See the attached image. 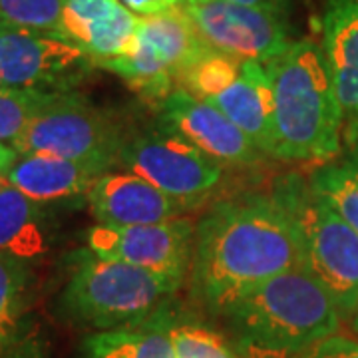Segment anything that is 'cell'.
I'll return each instance as SVG.
<instances>
[{
  "label": "cell",
  "instance_id": "23",
  "mask_svg": "<svg viewBox=\"0 0 358 358\" xmlns=\"http://www.w3.org/2000/svg\"><path fill=\"white\" fill-rule=\"evenodd\" d=\"M169 338L176 358H241L229 338L199 320L169 315Z\"/></svg>",
  "mask_w": 358,
  "mask_h": 358
},
{
  "label": "cell",
  "instance_id": "24",
  "mask_svg": "<svg viewBox=\"0 0 358 358\" xmlns=\"http://www.w3.org/2000/svg\"><path fill=\"white\" fill-rule=\"evenodd\" d=\"M64 0H0V28L60 34Z\"/></svg>",
  "mask_w": 358,
  "mask_h": 358
},
{
  "label": "cell",
  "instance_id": "15",
  "mask_svg": "<svg viewBox=\"0 0 358 358\" xmlns=\"http://www.w3.org/2000/svg\"><path fill=\"white\" fill-rule=\"evenodd\" d=\"M320 50L333 80L346 128H358V0H327Z\"/></svg>",
  "mask_w": 358,
  "mask_h": 358
},
{
  "label": "cell",
  "instance_id": "26",
  "mask_svg": "<svg viewBox=\"0 0 358 358\" xmlns=\"http://www.w3.org/2000/svg\"><path fill=\"white\" fill-rule=\"evenodd\" d=\"M291 358H358V341L346 334L334 333L303 348Z\"/></svg>",
  "mask_w": 358,
  "mask_h": 358
},
{
  "label": "cell",
  "instance_id": "13",
  "mask_svg": "<svg viewBox=\"0 0 358 358\" xmlns=\"http://www.w3.org/2000/svg\"><path fill=\"white\" fill-rule=\"evenodd\" d=\"M92 215L100 225H152L183 217L187 209L131 171H106L88 192Z\"/></svg>",
  "mask_w": 358,
  "mask_h": 358
},
{
  "label": "cell",
  "instance_id": "17",
  "mask_svg": "<svg viewBox=\"0 0 358 358\" xmlns=\"http://www.w3.org/2000/svg\"><path fill=\"white\" fill-rule=\"evenodd\" d=\"M229 117L259 152L277 157V134L273 115V86L265 64L243 62L241 74L229 88L207 100Z\"/></svg>",
  "mask_w": 358,
  "mask_h": 358
},
{
  "label": "cell",
  "instance_id": "8",
  "mask_svg": "<svg viewBox=\"0 0 358 358\" xmlns=\"http://www.w3.org/2000/svg\"><path fill=\"white\" fill-rule=\"evenodd\" d=\"M117 166L150 181L187 211L205 203L225 176V167L162 122L128 129Z\"/></svg>",
  "mask_w": 358,
  "mask_h": 358
},
{
  "label": "cell",
  "instance_id": "20",
  "mask_svg": "<svg viewBox=\"0 0 358 358\" xmlns=\"http://www.w3.org/2000/svg\"><path fill=\"white\" fill-rule=\"evenodd\" d=\"M346 145L310 176L313 192L358 233V128H346Z\"/></svg>",
  "mask_w": 358,
  "mask_h": 358
},
{
  "label": "cell",
  "instance_id": "22",
  "mask_svg": "<svg viewBox=\"0 0 358 358\" xmlns=\"http://www.w3.org/2000/svg\"><path fill=\"white\" fill-rule=\"evenodd\" d=\"M26 263L0 253V350L18 336L26 308L28 271Z\"/></svg>",
  "mask_w": 358,
  "mask_h": 358
},
{
  "label": "cell",
  "instance_id": "3",
  "mask_svg": "<svg viewBox=\"0 0 358 358\" xmlns=\"http://www.w3.org/2000/svg\"><path fill=\"white\" fill-rule=\"evenodd\" d=\"M265 68L273 86L275 159L308 164L334 159L343 150L345 115L320 44L313 38L294 40Z\"/></svg>",
  "mask_w": 358,
  "mask_h": 358
},
{
  "label": "cell",
  "instance_id": "9",
  "mask_svg": "<svg viewBox=\"0 0 358 358\" xmlns=\"http://www.w3.org/2000/svg\"><path fill=\"white\" fill-rule=\"evenodd\" d=\"M0 70L4 88L62 94L74 92L96 64L62 34L0 28Z\"/></svg>",
  "mask_w": 358,
  "mask_h": 358
},
{
  "label": "cell",
  "instance_id": "16",
  "mask_svg": "<svg viewBox=\"0 0 358 358\" xmlns=\"http://www.w3.org/2000/svg\"><path fill=\"white\" fill-rule=\"evenodd\" d=\"M102 171L94 167L44 154H16L4 179L28 199L42 205L88 201V192Z\"/></svg>",
  "mask_w": 358,
  "mask_h": 358
},
{
  "label": "cell",
  "instance_id": "18",
  "mask_svg": "<svg viewBox=\"0 0 358 358\" xmlns=\"http://www.w3.org/2000/svg\"><path fill=\"white\" fill-rule=\"evenodd\" d=\"M50 231L44 207L0 178V253L22 263L48 253Z\"/></svg>",
  "mask_w": 358,
  "mask_h": 358
},
{
  "label": "cell",
  "instance_id": "11",
  "mask_svg": "<svg viewBox=\"0 0 358 358\" xmlns=\"http://www.w3.org/2000/svg\"><path fill=\"white\" fill-rule=\"evenodd\" d=\"M90 251L145 268L183 285L192 268L195 225L179 217L152 225H94L84 235Z\"/></svg>",
  "mask_w": 358,
  "mask_h": 358
},
{
  "label": "cell",
  "instance_id": "7",
  "mask_svg": "<svg viewBox=\"0 0 358 358\" xmlns=\"http://www.w3.org/2000/svg\"><path fill=\"white\" fill-rule=\"evenodd\" d=\"M205 46L183 6H179L155 16H140L129 50L100 68L114 72L140 96L141 102L159 110L167 96L178 88L181 70Z\"/></svg>",
  "mask_w": 358,
  "mask_h": 358
},
{
  "label": "cell",
  "instance_id": "30",
  "mask_svg": "<svg viewBox=\"0 0 358 358\" xmlns=\"http://www.w3.org/2000/svg\"><path fill=\"white\" fill-rule=\"evenodd\" d=\"M350 320H352V331L358 334V308L355 310V315L350 317Z\"/></svg>",
  "mask_w": 358,
  "mask_h": 358
},
{
  "label": "cell",
  "instance_id": "25",
  "mask_svg": "<svg viewBox=\"0 0 358 358\" xmlns=\"http://www.w3.org/2000/svg\"><path fill=\"white\" fill-rule=\"evenodd\" d=\"M54 94L34 90H0V143L14 145L32 117L50 102Z\"/></svg>",
  "mask_w": 358,
  "mask_h": 358
},
{
  "label": "cell",
  "instance_id": "1",
  "mask_svg": "<svg viewBox=\"0 0 358 358\" xmlns=\"http://www.w3.org/2000/svg\"><path fill=\"white\" fill-rule=\"evenodd\" d=\"M296 265L294 229L273 193L223 199L195 225L192 293L213 315Z\"/></svg>",
  "mask_w": 358,
  "mask_h": 358
},
{
  "label": "cell",
  "instance_id": "21",
  "mask_svg": "<svg viewBox=\"0 0 358 358\" xmlns=\"http://www.w3.org/2000/svg\"><path fill=\"white\" fill-rule=\"evenodd\" d=\"M241 64L225 52L211 48L209 44L181 70L178 88L189 92L199 100H211L223 94L241 74Z\"/></svg>",
  "mask_w": 358,
  "mask_h": 358
},
{
  "label": "cell",
  "instance_id": "14",
  "mask_svg": "<svg viewBox=\"0 0 358 358\" xmlns=\"http://www.w3.org/2000/svg\"><path fill=\"white\" fill-rule=\"evenodd\" d=\"M140 16L122 0H64L60 34L94 60L96 68L126 54Z\"/></svg>",
  "mask_w": 358,
  "mask_h": 358
},
{
  "label": "cell",
  "instance_id": "2",
  "mask_svg": "<svg viewBox=\"0 0 358 358\" xmlns=\"http://www.w3.org/2000/svg\"><path fill=\"white\" fill-rule=\"evenodd\" d=\"M241 358H291L338 333L341 310L301 265L259 285L223 315Z\"/></svg>",
  "mask_w": 358,
  "mask_h": 358
},
{
  "label": "cell",
  "instance_id": "5",
  "mask_svg": "<svg viewBox=\"0 0 358 358\" xmlns=\"http://www.w3.org/2000/svg\"><path fill=\"white\" fill-rule=\"evenodd\" d=\"M271 193L291 219L301 267L329 291L343 317H352L358 308V233L299 173L277 179Z\"/></svg>",
  "mask_w": 358,
  "mask_h": 358
},
{
  "label": "cell",
  "instance_id": "19",
  "mask_svg": "<svg viewBox=\"0 0 358 358\" xmlns=\"http://www.w3.org/2000/svg\"><path fill=\"white\" fill-rule=\"evenodd\" d=\"M82 358H176L166 308L152 319L90 334Z\"/></svg>",
  "mask_w": 358,
  "mask_h": 358
},
{
  "label": "cell",
  "instance_id": "10",
  "mask_svg": "<svg viewBox=\"0 0 358 358\" xmlns=\"http://www.w3.org/2000/svg\"><path fill=\"white\" fill-rule=\"evenodd\" d=\"M183 10L211 48L239 62L268 64L294 42L289 16L225 0H185Z\"/></svg>",
  "mask_w": 358,
  "mask_h": 358
},
{
  "label": "cell",
  "instance_id": "29",
  "mask_svg": "<svg viewBox=\"0 0 358 358\" xmlns=\"http://www.w3.org/2000/svg\"><path fill=\"white\" fill-rule=\"evenodd\" d=\"M16 154H18V152L14 150L13 145L0 143V178H4V173H6V169H8L10 164L14 162Z\"/></svg>",
  "mask_w": 358,
  "mask_h": 358
},
{
  "label": "cell",
  "instance_id": "28",
  "mask_svg": "<svg viewBox=\"0 0 358 358\" xmlns=\"http://www.w3.org/2000/svg\"><path fill=\"white\" fill-rule=\"evenodd\" d=\"M233 4H241L249 8H259V10H267V13L282 14V16H291L294 6V0H225Z\"/></svg>",
  "mask_w": 358,
  "mask_h": 358
},
{
  "label": "cell",
  "instance_id": "27",
  "mask_svg": "<svg viewBox=\"0 0 358 358\" xmlns=\"http://www.w3.org/2000/svg\"><path fill=\"white\" fill-rule=\"evenodd\" d=\"M129 10L138 16H155V14L167 13L183 6L185 0H122Z\"/></svg>",
  "mask_w": 358,
  "mask_h": 358
},
{
  "label": "cell",
  "instance_id": "6",
  "mask_svg": "<svg viewBox=\"0 0 358 358\" xmlns=\"http://www.w3.org/2000/svg\"><path fill=\"white\" fill-rule=\"evenodd\" d=\"M128 129L114 115L103 112L78 92L54 94L32 117L24 134L14 141L18 154H44L64 157L112 171Z\"/></svg>",
  "mask_w": 358,
  "mask_h": 358
},
{
  "label": "cell",
  "instance_id": "4",
  "mask_svg": "<svg viewBox=\"0 0 358 358\" xmlns=\"http://www.w3.org/2000/svg\"><path fill=\"white\" fill-rule=\"evenodd\" d=\"M179 287L162 275L84 249L74 255L60 305L74 322L110 331L152 319Z\"/></svg>",
  "mask_w": 358,
  "mask_h": 358
},
{
  "label": "cell",
  "instance_id": "31",
  "mask_svg": "<svg viewBox=\"0 0 358 358\" xmlns=\"http://www.w3.org/2000/svg\"><path fill=\"white\" fill-rule=\"evenodd\" d=\"M4 88V82H2V70H0V90Z\"/></svg>",
  "mask_w": 358,
  "mask_h": 358
},
{
  "label": "cell",
  "instance_id": "12",
  "mask_svg": "<svg viewBox=\"0 0 358 358\" xmlns=\"http://www.w3.org/2000/svg\"><path fill=\"white\" fill-rule=\"evenodd\" d=\"M157 112L162 124L223 167H253L267 157L221 110L185 90H173Z\"/></svg>",
  "mask_w": 358,
  "mask_h": 358
}]
</instances>
